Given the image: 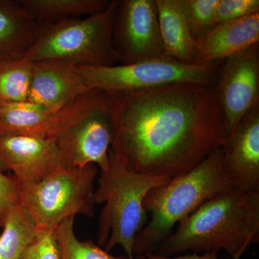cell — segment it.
Here are the masks:
<instances>
[{"label": "cell", "instance_id": "2e32d148", "mask_svg": "<svg viewBox=\"0 0 259 259\" xmlns=\"http://www.w3.org/2000/svg\"><path fill=\"white\" fill-rule=\"evenodd\" d=\"M37 26L19 0H0V63L21 59L35 40Z\"/></svg>", "mask_w": 259, "mask_h": 259}, {"label": "cell", "instance_id": "cb8c5ba5", "mask_svg": "<svg viewBox=\"0 0 259 259\" xmlns=\"http://www.w3.org/2000/svg\"><path fill=\"white\" fill-rule=\"evenodd\" d=\"M54 231H38L37 238L21 259H61Z\"/></svg>", "mask_w": 259, "mask_h": 259}, {"label": "cell", "instance_id": "7c38bea8", "mask_svg": "<svg viewBox=\"0 0 259 259\" xmlns=\"http://www.w3.org/2000/svg\"><path fill=\"white\" fill-rule=\"evenodd\" d=\"M221 148L223 168L233 187L259 192V102L227 135Z\"/></svg>", "mask_w": 259, "mask_h": 259}, {"label": "cell", "instance_id": "9c48e42d", "mask_svg": "<svg viewBox=\"0 0 259 259\" xmlns=\"http://www.w3.org/2000/svg\"><path fill=\"white\" fill-rule=\"evenodd\" d=\"M112 41L122 64L167 56L155 0H118Z\"/></svg>", "mask_w": 259, "mask_h": 259}, {"label": "cell", "instance_id": "5bb4252c", "mask_svg": "<svg viewBox=\"0 0 259 259\" xmlns=\"http://www.w3.org/2000/svg\"><path fill=\"white\" fill-rule=\"evenodd\" d=\"M88 90L77 66L57 61H32L28 102L60 110Z\"/></svg>", "mask_w": 259, "mask_h": 259}, {"label": "cell", "instance_id": "d6986e66", "mask_svg": "<svg viewBox=\"0 0 259 259\" xmlns=\"http://www.w3.org/2000/svg\"><path fill=\"white\" fill-rule=\"evenodd\" d=\"M0 236V259H21L33 243L38 230L21 204L7 213Z\"/></svg>", "mask_w": 259, "mask_h": 259}, {"label": "cell", "instance_id": "52a82bcc", "mask_svg": "<svg viewBox=\"0 0 259 259\" xmlns=\"http://www.w3.org/2000/svg\"><path fill=\"white\" fill-rule=\"evenodd\" d=\"M223 61L187 64L169 57L103 67L77 66L88 90L131 93L175 83L214 86Z\"/></svg>", "mask_w": 259, "mask_h": 259}, {"label": "cell", "instance_id": "e0dca14e", "mask_svg": "<svg viewBox=\"0 0 259 259\" xmlns=\"http://www.w3.org/2000/svg\"><path fill=\"white\" fill-rule=\"evenodd\" d=\"M160 32L166 55L187 64H193L195 40L181 0H155Z\"/></svg>", "mask_w": 259, "mask_h": 259}, {"label": "cell", "instance_id": "3957f363", "mask_svg": "<svg viewBox=\"0 0 259 259\" xmlns=\"http://www.w3.org/2000/svg\"><path fill=\"white\" fill-rule=\"evenodd\" d=\"M232 188L234 187L223 168L221 148L192 171L150 191L144 207L151 220L135 238L134 255L155 253L177 223Z\"/></svg>", "mask_w": 259, "mask_h": 259}, {"label": "cell", "instance_id": "277c9868", "mask_svg": "<svg viewBox=\"0 0 259 259\" xmlns=\"http://www.w3.org/2000/svg\"><path fill=\"white\" fill-rule=\"evenodd\" d=\"M171 180L129 169L110 149L108 168L100 171L94 193L95 204H105L98 221L99 246L109 252L120 245L129 259H134L135 238L147 221L144 199L150 191Z\"/></svg>", "mask_w": 259, "mask_h": 259}, {"label": "cell", "instance_id": "ffe728a7", "mask_svg": "<svg viewBox=\"0 0 259 259\" xmlns=\"http://www.w3.org/2000/svg\"><path fill=\"white\" fill-rule=\"evenodd\" d=\"M32 61L19 59L0 63V103L28 101Z\"/></svg>", "mask_w": 259, "mask_h": 259}, {"label": "cell", "instance_id": "5b68a950", "mask_svg": "<svg viewBox=\"0 0 259 259\" xmlns=\"http://www.w3.org/2000/svg\"><path fill=\"white\" fill-rule=\"evenodd\" d=\"M118 0L86 18L37 23L36 36L22 59L57 61L76 66H112L119 61L112 41L114 18Z\"/></svg>", "mask_w": 259, "mask_h": 259}, {"label": "cell", "instance_id": "8992f818", "mask_svg": "<svg viewBox=\"0 0 259 259\" xmlns=\"http://www.w3.org/2000/svg\"><path fill=\"white\" fill-rule=\"evenodd\" d=\"M97 166H63L37 183L18 184L20 204L37 229L54 231L64 220L95 214L94 182Z\"/></svg>", "mask_w": 259, "mask_h": 259}, {"label": "cell", "instance_id": "d4e9b609", "mask_svg": "<svg viewBox=\"0 0 259 259\" xmlns=\"http://www.w3.org/2000/svg\"><path fill=\"white\" fill-rule=\"evenodd\" d=\"M20 203V192L14 177L7 176L0 170V219L3 221L7 213Z\"/></svg>", "mask_w": 259, "mask_h": 259}, {"label": "cell", "instance_id": "6da1fadb", "mask_svg": "<svg viewBox=\"0 0 259 259\" xmlns=\"http://www.w3.org/2000/svg\"><path fill=\"white\" fill-rule=\"evenodd\" d=\"M226 137L214 86L175 83L115 94L110 150L132 171L177 178L221 148Z\"/></svg>", "mask_w": 259, "mask_h": 259}, {"label": "cell", "instance_id": "7a4b0ae2", "mask_svg": "<svg viewBox=\"0 0 259 259\" xmlns=\"http://www.w3.org/2000/svg\"><path fill=\"white\" fill-rule=\"evenodd\" d=\"M259 243V192L232 188L202 204L179 223L155 253L166 256L223 250L241 259Z\"/></svg>", "mask_w": 259, "mask_h": 259}, {"label": "cell", "instance_id": "44dd1931", "mask_svg": "<svg viewBox=\"0 0 259 259\" xmlns=\"http://www.w3.org/2000/svg\"><path fill=\"white\" fill-rule=\"evenodd\" d=\"M74 218L64 220L54 231L61 259H129L126 255L110 254L93 241H80L74 233Z\"/></svg>", "mask_w": 259, "mask_h": 259}, {"label": "cell", "instance_id": "30bf717a", "mask_svg": "<svg viewBox=\"0 0 259 259\" xmlns=\"http://www.w3.org/2000/svg\"><path fill=\"white\" fill-rule=\"evenodd\" d=\"M214 88L222 107L226 136L259 102V45L223 61Z\"/></svg>", "mask_w": 259, "mask_h": 259}, {"label": "cell", "instance_id": "ba28073f", "mask_svg": "<svg viewBox=\"0 0 259 259\" xmlns=\"http://www.w3.org/2000/svg\"><path fill=\"white\" fill-rule=\"evenodd\" d=\"M114 100L115 94L89 90L82 106L53 139L66 164L107 169L114 137Z\"/></svg>", "mask_w": 259, "mask_h": 259}, {"label": "cell", "instance_id": "ac0fdd59", "mask_svg": "<svg viewBox=\"0 0 259 259\" xmlns=\"http://www.w3.org/2000/svg\"><path fill=\"white\" fill-rule=\"evenodd\" d=\"M108 0H19L23 9L37 23H49L83 15L97 14L106 9Z\"/></svg>", "mask_w": 259, "mask_h": 259}, {"label": "cell", "instance_id": "8fae6325", "mask_svg": "<svg viewBox=\"0 0 259 259\" xmlns=\"http://www.w3.org/2000/svg\"><path fill=\"white\" fill-rule=\"evenodd\" d=\"M66 165L54 139L0 135V170H11L20 185L37 183Z\"/></svg>", "mask_w": 259, "mask_h": 259}, {"label": "cell", "instance_id": "4316f807", "mask_svg": "<svg viewBox=\"0 0 259 259\" xmlns=\"http://www.w3.org/2000/svg\"><path fill=\"white\" fill-rule=\"evenodd\" d=\"M3 221H2L1 219H0V227H3Z\"/></svg>", "mask_w": 259, "mask_h": 259}, {"label": "cell", "instance_id": "7402d4cb", "mask_svg": "<svg viewBox=\"0 0 259 259\" xmlns=\"http://www.w3.org/2000/svg\"><path fill=\"white\" fill-rule=\"evenodd\" d=\"M191 33L194 40L214 26L219 0H181Z\"/></svg>", "mask_w": 259, "mask_h": 259}, {"label": "cell", "instance_id": "484cf974", "mask_svg": "<svg viewBox=\"0 0 259 259\" xmlns=\"http://www.w3.org/2000/svg\"><path fill=\"white\" fill-rule=\"evenodd\" d=\"M135 259H221L218 257V253L209 252L203 253H186L179 256H166L158 253H152L144 255H135ZM231 259V258H226Z\"/></svg>", "mask_w": 259, "mask_h": 259}, {"label": "cell", "instance_id": "9a60e30c", "mask_svg": "<svg viewBox=\"0 0 259 259\" xmlns=\"http://www.w3.org/2000/svg\"><path fill=\"white\" fill-rule=\"evenodd\" d=\"M259 41V13L218 24L195 40L193 64L224 61Z\"/></svg>", "mask_w": 259, "mask_h": 259}, {"label": "cell", "instance_id": "603a6c76", "mask_svg": "<svg viewBox=\"0 0 259 259\" xmlns=\"http://www.w3.org/2000/svg\"><path fill=\"white\" fill-rule=\"evenodd\" d=\"M259 13L258 0H219L214 25Z\"/></svg>", "mask_w": 259, "mask_h": 259}, {"label": "cell", "instance_id": "4fadbf2b", "mask_svg": "<svg viewBox=\"0 0 259 259\" xmlns=\"http://www.w3.org/2000/svg\"><path fill=\"white\" fill-rule=\"evenodd\" d=\"M89 90L74 103L60 110L28 101L0 103V135H30L54 139L82 106Z\"/></svg>", "mask_w": 259, "mask_h": 259}]
</instances>
